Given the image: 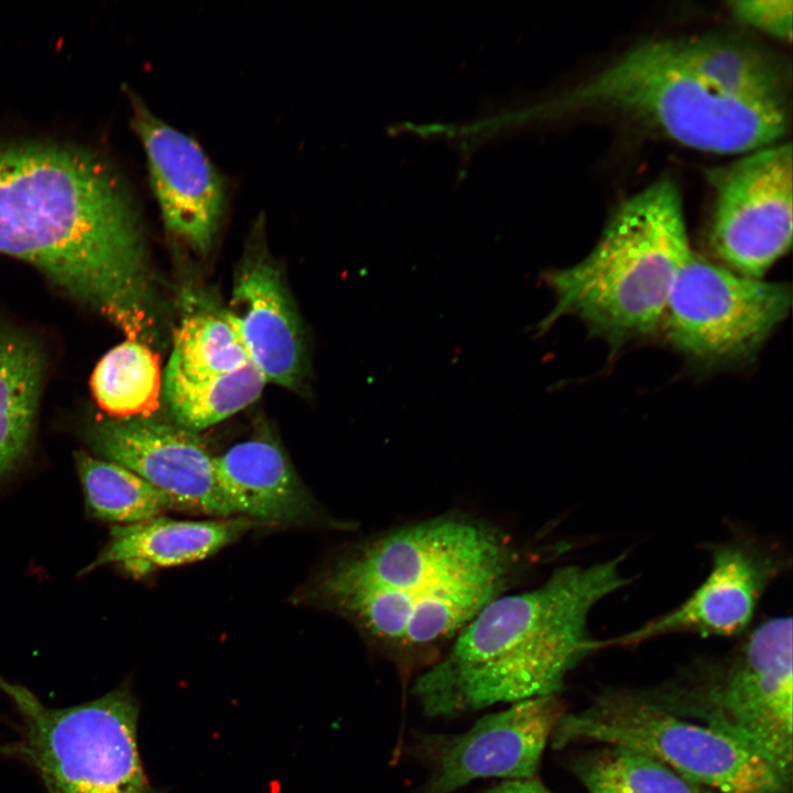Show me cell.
Wrapping results in <instances>:
<instances>
[{
  "mask_svg": "<svg viewBox=\"0 0 793 793\" xmlns=\"http://www.w3.org/2000/svg\"><path fill=\"white\" fill-rule=\"evenodd\" d=\"M0 253L32 264L130 339L150 335L153 292L140 216L98 154L55 143L0 145Z\"/></svg>",
  "mask_w": 793,
  "mask_h": 793,
  "instance_id": "6da1fadb",
  "label": "cell"
},
{
  "mask_svg": "<svg viewBox=\"0 0 793 793\" xmlns=\"http://www.w3.org/2000/svg\"><path fill=\"white\" fill-rule=\"evenodd\" d=\"M536 557L488 521L444 514L360 544L325 575L319 595L379 650L414 658L448 648Z\"/></svg>",
  "mask_w": 793,
  "mask_h": 793,
  "instance_id": "7a4b0ae2",
  "label": "cell"
},
{
  "mask_svg": "<svg viewBox=\"0 0 793 793\" xmlns=\"http://www.w3.org/2000/svg\"><path fill=\"white\" fill-rule=\"evenodd\" d=\"M571 109L616 111L695 150L747 154L790 123L784 69L740 39L696 35L636 45L576 88Z\"/></svg>",
  "mask_w": 793,
  "mask_h": 793,
  "instance_id": "3957f363",
  "label": "cell"
},
{
  "mask_svg": "<svg viewBox=\"0 0 793 793\" xmlns=\"http://www.w3.org/2000/svg\"><path fill=\"white\" fill-rule=\"evenodd\" d=\"M622 558L561 566L537 587L489 602L415 680L423 714L454 717L557 695L577 664L601 648L590 637L588 618L600 600L628 584Z\"/></svg>",
  "mask_w": 793,
  "mask_h": 793,
  "instance_id": "277c9868",
  "label": "cell"
},
{
  "mask_svg": "<svg viewBox=\"0 0 793 793\" xmlns=\"http://www.w3.org/2000/svg\"><path fill=\"white\" fill-rule=\"evenodd\" d=\"M692 253L677 187L669 180L651 184L617 207L588 256L544 273L555 304L541 333L575 316L612 351L651 336Z\"/></svg>",
  "mask_w": 793,
  "mask_h": 793,
  "instance_id": "5b68a950",
  "label": "cell"
},
{
  "mask_svg": "<svg viewBox=\"0 0 793 793\" xmlns=\"http://www.w3.org/2000/svg\"><path fill=\"white\" fill-rule=\"evenodd\" d=\"M792 673V618L773 617L747 632L727 658L699 669L691 684L650 697L742 743L791 781Z\"/></svg>",
  "mask_w": 793,
  "mask_h": 793,
  "instance_id": "8992f818",
  "label": "cell"
},
{
  "mask_svg": "<svg viewBox=\"0 0 793 793\" xmlns=\"http://www.w3.org/2000/svg\"><path fill=\"white\" fill-rule=\"evenodd\" d=\"M0 692L20 720L10 751L25 758L48 793H161L141 762L139 706L128 689L64 708L1 676Z\"/></svg>",
  "mask_w": 793,
  "mask_h": 793,
  "instance_id": "52a82bcc",
  "label": "cell"
},
{
  "mask_svg": "<svg viewBox=\"0 0 793 793\" xmlns=\"http://www.w3.org/2000/svg\"><path fill=\"white\" fill-rule=\"evenodd\" d=\"M551 741L557 749L589 741L636 750L711 792L789 793L791 782L742 743L634 692H607L563 714Z\"/></svg>",
  "mask_w": 793,
  "mask_h": 793,
  "instance_id": "ba28073f",
  "label": "cell"
},
{
  "mask_svg": "<svg viewBox=\"0 0 793 793\" xmlns=\"http://www.w3.org/2000/svg\"><path fill=\"white\" fill-rule=\"evenodd\" d=\"M791 303L789 284L745 276L692 253L673 280L661 325L695 365H739L756 357Z\"/></svg>",
  "mask_w": 793,
  "mask_h": 793,
  "instance_id": "9c48e42d",
  "label": "cell"
},
{
  "mask_svg": "<svg viewBox=\"0 0 793 793\" xmlns=\"http://www.w3.org/2000/svg\"><path fill=\"white\" fill-rule=\"evenodd\" d=\"M709 246L729 270L762 279L792 242V146L747 153L715 176Z\"/></svg>",
  "mask_w": 793,
  "mask_h": 793,
  "instance_id": "30bf717a",
  "label": "cell"
},
{
  "mask_svg": "<svg viewBox=\"0 0 793 793\" xmlns=\"http://www.w3.org/2000/svg\"><path fill=\"white\" fill-rule=\"evenodd\" d=\"M563 714L557 695L542 696L482 716L464 732L422 739L432 771L415 793H453L479 779L536 776Z\"/></svg>",
  "mask_w": 793,
  "mask_h": 793,
  "instance_id": "8fae6325",
  "label": "cell"
},
{
  "mask_svg": "<svg viewBox=\"0 0 793 793\" xmlns=\"http://www.w3.org/2000/svg\"><path fill=\"white\" fill-rule=\"evenodd\" d=\"M708 548L710 571L682 604L609 642L634 644L672 633L704 638L747 633L763 594L790 565L787 556L752 536L730 539Z\"/></svg>",
  "mask_w": 793,
  "mask_h": 793,
  "instance_id": "7c38bea8",
  "label": "cell"
},
{
  "mask_svg": "<svg viewBox=\"0 0 793 793\" xmlns=\"http://www.w3.org/2000/svg\"><path fill=\"white\" fill-rule=\"evenodd\" d=\"M88 441L100 458L139 475L172 507L216 518L232 517L218 489L214 457L199 436L148 416L98 420Z\"/></svg>",
  "mask_w": 793,
  "mask_h": 793,
  "instance_id": "4fadbf2b",
  "label": "cell"
},
{
  "mask_svg": "<svg viewBox=\"0 0 793 793\" xmlns=\"http://www.w3.org/2000/svg\"><path fill=\"white\" fill-rule=\"evenodd\" d=\"M128 96L164 226L176 240L205 253L225 213V182L193 138L156 117L132 91Z\"/></svg>",
  "mask_w": 793,
  "mask_h": 793,
  "instance_id": "5bb4252c",
  "label": "cell"
},
{
  "mask_svg": "<svg viewBox=\"0 0 793 793\" xmlns=\"http://www.w3.org/2000/svg\"><path fill=\"white\" fill-rule=\"evenodd\" d=\"M250 361L267 382L295 387L304 367V340L279 269L253 243L241 264L227 308Z\"/></svg>",
  "mask_w": 793,
  "mask_h": 793,
  "instance_id": "9a60e30c",
  "label": "cell"
},
{
  "mask_svg": "<svg viewBox=\"0 0 793 793\" xmlns=\"http://www.w3.org/2000/svg\"><path fill=\"white\" fill-rule=\"evenodd\" d=\"M218 489L231 515L293 524L313 514V502L281 447L261 436L214 457Z\"/></svg>",
  "mask_w": 793,
  "mask_h": 793,
  "instance_id": "2e32d148",
  "label": "cell"
},
{
  "mask_svg": "<svg viewBox=\"0 0 793 793\" xmlns=\"http://www.w3.org/2000/svg\"><path fill=\"white\" fill-rule=\"evenodd\" d=\"M256 522L242 517L192 521L162 515L116 525L96 558L80 574L109 564L133 576L205 560L232 543Z\"/></svg>",
  "mask_w": 793,
  "mask_h": 793,
  "instance_id": "e0dca14e",
  "label": "cell"
},
{
  "mask_svg": "<svg viewBox=\"0 0 793 793\" xmlns=\"http://www.w3.org/2000/svg\"><path fill=\"white\" fill-rule=\"evenodd\" d=\"M43 358L23 335L0 328V477L24 456L43 381Z\"/></svg>",
  "mask_w": 793,
  "mask_h": 793,
  "instance_id": "ac0fdd59",
  "label": "cell"
},
{
  "mask_svg": "<svg viewBox=\"0 0 793 793\" xmlns=\"http://www.w3.org/2000/svg\"><path fill=\"white\" fill-rule=\"evenodd\" d=\"M249 362L227 309H202L184 317L176 329L164 378L200 381L232 372Z\"/></svg>",
  "mask_w": 793,
  "mask_h": 793,
  "instance_id": "d6986e66",
  "label": "cell"
},
{
  "mask_svg": "<svg viewBox=\"0 0 793 793\" xmlns=\"http://www.w3.org/2000/svg\"><path fill=\"white\" fill-rule=\"evenodd\" d=\"M75 461L87 513L95 519L124 525L172 508L161 491L122 465L84 452L75 455Z\"/></svg>",
  "mask_w": 793,
  "mask_h": 793,
  "instance_id": "ffe728a7",
  "label": "cell"
},
{
  "mask_svg": "<svg viewBox=\"0 0 793 793\" xmlns=\"http://www.w3.org/2000/svg\"><path fill=\"white\" fill-rule=\"evenodd\" d=\"M90 384L97 403L116 419L148 416L159 405L157 356L142 341L126 340L99 360Z\"/></svg>",
  "mask_w": 793,
  "mask_h": 793,
  "instance_id": "44dd1931",
  "label": "cell"
},
{
  "mask_svg": "<svg viewBox=\"0 0 793 793\" xmlns=\"http://www.w3.org/2000/svg\"><path fill=\"white\" fill-rule=\"evenodd\" d=\"M267 383L249 362L232 372L200 381L164 378V397L177 425L197 433L243 410Z\"/></svg>",
  "mask_w": 793,
  "mask_h": 793,
  "instance_id": "7402d4cb",
  "label": "cell"
},
{
  "mask_svg": "<svg viewBox=\"0 0 793 793\" xmlns=\"http://www.w3.org/2000/svg\"><path fill=\"white\" fill-rule=\"evenodd\" d=\"M588 793H713L644 753L606 746L574 763Z\"/></svg>",
  "mask_w": 793,
  "mask_h": 793,
  "instance_id": "603a6c76",
  "label": "cell"
},
{
  "mask_svg": "<svg viewBox=\"0 0 793 793\" xmlns=\"http://www.w3.org/2000/svg\"><path fill=\"white\" fill-rule=\"evenodd\" d=\"M728 4L742 22L782 41H791V0H737Z\"/></svg>",
  "mask_w": 793,
  "mask_h": 793,
  "instance_id": "cb8c5ba5",
  "label": "cell"
},
{
  "mask_svg": "<svg viewBox=\"0 0 793 793\" xmlns=\"http://www.w3.org/2000/svg\"><path fill=\"white\" fill-rule=\"evenodd\" d=\"M487 793H553L536 776L529 779L504 780Z\"/></svg>",
  "mask_w": 793,
  "mask_h": 793,
  "instance_id": "d4e9b609",
  "label": "cell"
}]
</instances>
